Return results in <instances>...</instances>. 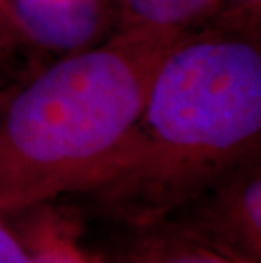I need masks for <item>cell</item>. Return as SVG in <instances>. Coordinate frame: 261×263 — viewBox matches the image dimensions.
I'll return each instance as SVG.
<instances>
[{
    "mask_svg": "<svg viewBox=\"0 0 261 263\" xmlns=\"http://www.w3.org/2000/svg\"><path fill=\"white\" fill-rule=\"evenodd\" d=\"M51 61L24 37L4 12H0V92L22 77Z\"/></svg>",
    "mask_w": 261,
    "mask_h": 263,
    "instance_id": "obj_8",
    "label": "cell"
},
{
    "mask_svg": "<svg viewBox=\"0 0 261 263\" xmlns=\"http://www.w3.org/2000/svg\"><path fill=\"white\" fill-rule=\"evenodd\" d=\"M261 151V32L204 26L161 61L139 116L59 199L102 226L151 224Z\"/></svg>",
    "mask_w": 261,
    "mask_h": 263,
    "instance_id": "obj_1",
    "label": "cell"
},
{
    "mask_svg": "<svg viewBox=\"0 0 261 263\" xmlns=\"http://www.w3.org/2000/svg\"><path fill=\"white\" fill-rule=\"evenodd\" d=\"M105 228L107 236L88 246L102 263H254L204 246L163 222Z\"/></svg>",
    "mask_w": 261,
    "mask_h": 263,
    "instance_id": "obj_5",
    "label": "cell"
},
{
    "mask_svg": "<svg viewBox=\"0 0 261 263\" xmlns=\"http://www.w3.org/2000/svg\"><path fill=\"white\" fill-rule=\"evenodd\" d=\"M4 9L27 41L51 60L117 32L112 0H4Z\"/></svg>",
    "mask_w": 261,
    "mask_h": 263,
    "instance_id": "obj_4",
    "label": "cell"
},
{
    "mask_svg": "<svg viewBox=\"0 0 261 263\" xmlns=\"http://www.w3.org/2000/svg\"><path fill=\"white\" fill-rule=\"evenodd\" d=\"M204 26L261 32V0H214Z\"/></svg>",
    "mask_w": 261,
    "mask_h": 263,
    "instance_id": "obj_9",
    "label": "cell"
},
{
    "mask_svg": "<svg viewBox=\"0 0 261 263\" xmlns=\"http://www.w3.org/2000/svg\"><path fill=\"white\" fill-rule=\"evenodd\" d=\"M14 229L29 263H102L82 243V219L70 209H56L53 202L31 207Z\"/></svg>",
    "mask_w": 261,
    "mask_h": 263,
    "instance_id": "obj_6",
    "label": "cell"
},
{
    "mask_svg": "<svg viewBox=\"0 0 261 263\" xmlns=\"http://www.w3.org/2000/svg\"><path fill=\"white\" fill-rule=\"evenodd\" d=\"M0 263H29L19 238L5 217H0Z\"/></svg>",
    "mask_w": 261,
    "mask_h": 263,
    "instance_id": "obj_10",
    "label": "cell"
},
{
    "mask_svg": "<svg viewBox=\"0 0 261 263\" xmlns=\"http://www.w3.org/2000/svg\"><path fill=\"white\" fill-rule=\"evenodd\" d=\"M0 12H4V14H5V10H4V7H2V0H0ZM5 15H7V14H5ZM7 17H9V15H7Z\"/></svg>",
    "mask_w": 261,
    "mask_h": 263,
    "instance_id": "obj_11",
    "label": "cell"
},
{
    "mask_svg": "<svg viewBox=\"0 0 261 263\" xmlns=\"http://www.w3.org/2000/svg\"><path fill=\"white\" fill-rule=\"evenodd\" d=\"M119 31L185 34L207 21L214 0H112Z\"/></svg>",
    "mask_w": 261,
    "mask_h": 263,
    "instance_id": "obj_7",
    "label": "cell"
},
{
    "mask_svg": "<svg viewBox=\"0 0 261 263\" xmlns=\"http://www.w3.org/2000/svg\"><path fill=\"white\" fill-rule=\"evenodd\" d=\"M182 36L119 31L4 88L0 217L58 200L78 185L139 116L161 61Z\"/></svg>",
    "mask_w": 261,
    "mask_h": 263,
    "instance_id": "obj_2",
    "label": "cell"
},
{
    "mask_svg": "<svg viewBox=\"0 0 261 263\" xmlns=\"http://www.w3.org/2000/svg\"><path fill=\"white\" fill-rule=\"evenodd\" d=\"M156 222L224 255L261 263V151L231 166Z\"/></svg>",
    "mask_w": 261,
    "mask_h": 263,
    "instance_id": "obj_3",
    "label": "cell"
}]
</instances>
